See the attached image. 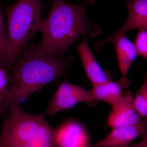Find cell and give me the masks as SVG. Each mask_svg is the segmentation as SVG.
I'll list each match as a JSON object with an SVG mask.
<instances>
[{
  "label": "cell",
  "mask_w": 147,
  "mask_h": 147,
  "mask_svg": "<svg viewBox=\"0 0 147 147\" xmlns=\"http://www.w3.org/2000/svg\"><path fill=\"white\" fill-rule=\"evenodd\" d=\"M95 0L73 4L65 0H52L47 18L42 19L38 31L40 46L48 55L63 56L64 52L82 36L90 33L93 24L87 17V7Z\"/></svg>",
  "instance_id": "1"
},
{
  "label": "cell",
  "mask_w": 147,
  "mask_h": 147,
  "mask_svg": "<svg viewBox=\"0 0 147 147\" xmlns=\"http://www.w3.org/2000/svg\"><path fill=\"white\" fill-rule=\"evenodd\" d=\"M72 59L48 55L40 44L26 50L12 67L10 106H20L35 92L57 79L67 70Z\"/></svg>",
  "instance_id": "2"
},
{
  "label": "cell",
  "mask_w": 147,
  "mask_h": 147,
  "mask_svg": "<svg viewBox=\"0 0 147 147\" xmlns=\"http://www.w3.org/2000/svg\"><path fill=\"white\" fill-rule=\"evenodd\" d=\"M0 135V147H57L56 129L44 115L24 112L20 106L11 105Z\"/></svg>",
  "instance_id": "3"
},
{
  "label": "cell",
  "mask_w": 147,
  "mask_h": 147,
  "mask_svg": "<svg viewBox=\"0 0 147 147\" xmlns=\"http://www.w3.org/2000/svg\"><path fill=\"white\" fill-rule=\"evenodd\" d=\"M42 0H18L5 8L9 54L6 69L16 63L27 42L38 31L42 20Z\"/></svg>",
  "instance_id": "4"
},
{
  "label": "cell",
  "mask_w": 147,
  "mask_h": 147,
  "mask_svg": "<svg viewBox=\"0 0 147 147\" xmlns=\"http://www.w3.org/2000/svg\"><path fill=\"white\" fill-rule=\"evenodd\" d=\"M91 101H92V98L90 90L69 82H63L58 86L46 113L53 116L80 102Z\"/></svg>",
  "instance_id": "5"
},
{
  "label": "cell",
  "mask_w": 147,
  "mask_h": 147,
  "mask_svg": "<svg viewBox=\"0 0 147 147\" xmlns=\"http://www.w3.org/2000/svg\"><path fill=\"white\" fill-rule=\"evenodd\" d=\"M139 137L147 139V118L133 125L113 128L104 139L88 147H128Z\"/></svg>",
  "instance_id": "6"
},
{
  "label": "cell",
  "mask_w": 147,
  "mask_h": 147,
  "mask_svg": "<svg viewBox=\"0 0 147 147\" xmlns=\"http://www.w3.org/2000/svg\"><path fill=\"white\" fill-rule=\"evenodd\" d=\"M127 8L129 14L125 24L112 35L96 43L94 47L96 50L107 42H113L117 38L125 35L131 30L147 28V0H128Z\"/></svg>",
  "instance_id": "7"
},
{
  "label": "cell",
  "mask_w": 147,
  "mask_h": 147,
  "mask_svg": "<svg viewBox=\"0 0 147 147\" xmlns=\"http://www.w3.org/2000/svg\"><path fill=\"white\" fill-rule=\"evenodd\" d=\"M133 100L131 91L127 90L123 93L121 99L112 106L113 110L107 121L108 126L115 128L133 125L142 121L134 108Z\"/></svg>",
  "instance_id": "8"
},
{
  "label": "cell",
  "mask_w": 147,
  "mask_h": 147,
  "mask_svg": "<svg viewBox=\"0 0 147 147\" xmlns=\"http://www.w3.org/2000/svg\"><path fill=\"white\" fill-rule=\"evenodd\" d=\"M56 129L57 147H88L86 129L78 122L69 121Z\"/></svg>",
  "instance_id": "9"
},
{
  "label": "cell",
  "mask_w": 147,
  "mask_h": 147,
  "mask_svg": "<svg viewBox=\"0 0 147 147\" xmlns=\"http://www.w3.org/2000/svg\"><path fill=\"white\" fill-rule=\"evenodd\" d=\"M130 85L129 79L124 76L117 82L110 81L92 85L90 91L92 100L103 101L113 106L121 99L124 89Z\"/></svg>",
  "instance_id": "10"
},
{
  "label": "cell",
  "mask_w": 147,
  "mask_h": 147,
  "mask_svg": "<svg viewBox=\"0 0 147 147\" xmlns=\"http://www.w3.org/2000/svg\"><path fill=\"white\" fill-rule=\"evenodd\" d=\"M77 50L85 72L92 85L112 80L110 72L102 69L93 55L86 37L84 38L83 42L78 47Z\"/></svg>",
  "instance_id": "11"
},
{
  "label": "cell",
  "mask_w": 147,
  "mask_h": 147,
  "mask_svg": "<svg viewBox=\"0 0 147 147\" xmlns=\"http://www.w3.org/2000/svg\"><path fill=\"white\" fill-rule=\"evenodd\" d=\"M113 42L115 47L120 70L123 77L125 76L131 64L137 57V50L134 44L125 35L117 38Z\"/></svg>",
  "instance_id": "12"
},
{
  "label": "cell",
  "mask_w": 147,
  "mask_h": 147,
  "mask_svg": "<svg viewBox=\"0 0 147 147\" xmlns=\"http://www.w3.org/2000/svg\"><path fill=\"white\" fill-rule=\"evenodd\" d=\"M9 54L6 31L0 5V67L5 69Z\"/></svg>",
  "instance_id": "13"
},
{
  "label": "cell",
  "mask_w": 147,
  "mask_h": 147,
  "mask_svg": "<svg viewBox=\"0 0 147 147\" xmlns=\"http://www.w3.org/2000/svg\"><path fill=\"white\" fill-rule=\"evenodd\" d=\"M133 103L135 110L141 117L146 118L147 115V81L144 82L134 98Z\"/></svg>",
  "instance_id": "14"
},
{
  "label": "cell",
  "mask_w": 147,
  "mask_h": 147,
  "mask_svg": "<svg viewBox=\"0 0 147 147\" xmlns=\"http://www.w3.org/2000/svg\"><path fill=\"white\" fill-rule=\"evenodd\" d=\"M10 78L5 69L0 67V104L8 108L11 105V94L8 88V82Z\"/></svg>",
  "instance_id": "15"
},
{
  "label": "cell",
  "mask_w": 147,
  "mask_h": 147,
  "mask_svg": "<svg viewBox=\"0 0 147 147\" xmlns=\"http://www.w3.org/2000/svg\"><path fill=\"white\" fill-rule=\"evenodd\" d=\"M134 45L137 50V55L147 58V28L139 30V32L136 37Z\"/></svg>",
  "instance_id": "16"
},
{
  "label": "cell",
  "mask_w": 147,
  "mask_h": 147,
  "mask_svg": "<svg viewBox=\"0 0 147 147\" xmlns=\"http://www.w3.org/2000/svg\"><path fill=\"white\" fill-rule=\"evenodd\" d=\"M128 147H147V139H142L141 142L137 144H134Z\"/></svg>",
  "instance_id": "17"
},
{
  "label": "cell",
  "mask_w": 147,
  "mask_h": 147,
  "mask_svg": "<svg viewBox=\"0 0 147 147\" xmlns=\"http://www.w3.org/2000/svg\"><path fill=\"white\" fill-rule=\"evenodd\" d=\"M8 110V108L5 105L0 104V117L1 116L4 115L7 110Z\"/></svg>",
  "instance_id": "18"
}]
</instances>
